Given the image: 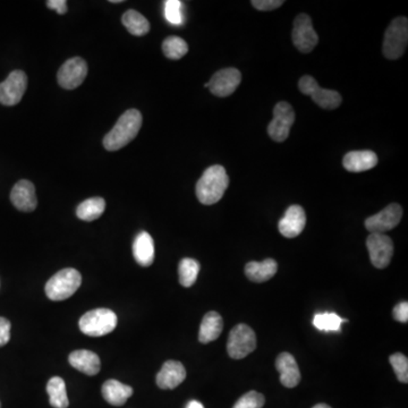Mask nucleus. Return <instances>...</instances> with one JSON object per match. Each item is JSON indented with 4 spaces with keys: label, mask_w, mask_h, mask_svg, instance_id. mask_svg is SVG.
Masks as SVG:
<instances>
[{
    "label": "nucleus",
    "mask_w": 408,
    "mask_h": 408,
    "mask_svg": "<svg viewBox=\"0 0 408 408\" xmlns=\"http://www.w3.org/2000/svg\"><path fill=\"white\" fill-rule=\"evenodd\" d=\"M200 269V264L194 259H183L180 262V266H178L180 285L186 288L193 286L197 281Z\"/></svg>",
    "instance_id": "obj_29"
},
{
    "label": "nucleus",
    "mask_w": 408,
    "mask_h": 408,
    "mask_svg": "<svg viewBox=\"0 0 408 408\" xmlns=\"http://www.w3.org/2000/svg\"><path fill=\"white\" fill-rule=\"evenodd\" d=\"M223 321L221 314L218 312L206 313L200 326V333H199V340L202 344H209L214 342L223 333Z\"/></svg>",
    "instance_id": "obj_23"
},
{
    "label": "nucleus",
    "mask_w": 408,
    "mask_h": 408,
    "mask_svg": "<svg viewBox=\"0 0 408 408\" xmlns=\"http://www.w3.org/2000/svg\"><path fill=\"white\" fill-rule=\"evenodd\" d=\"M185 408H204V406L202 405V402H197V400H190Z\"/></svg>",
    "instance_id": "obj_38"
},
{
    "label": "nucleus",
    "mask_w": 408,
    "mask_h": 408,
    "mask_svg": "<svg viewBox=\"0 0 408 408\" xmlns=\"http://www.w3.org/2000/svg\"><path fill=\"white\" fill-rule=\"evenodd\" d=\"M298 89L305 96H310L313 101L323 109H336L342 104V99L340 93L337 91L321 89L316 78L310 75H304L298 82Z\"/></svg>",
    "instance_id": "obj_7"
},
{
    "label": "nucleus",
    "mask_w": 408,
    "mask_h": 408,
    "mask_svg": "<svg viewBox=\"0 0 408 408\" xmlns=\"http://www.w3.org/2000/svg\"><path fill=\"white\" fill-rule=\"evenodd\" d=\"M27 87V76L23 70H14L0 83V104L15 106L20 102Z\"/></svg>",
    "instance_id": "obj_13"
},
{
    "label": "nucleus",
    "mask_w": 408,
    "mask_h": 408,
    "mask_svg": "<svg viewBox=\"0 0 408 408\" xmlns=\"http://www.w3.org/2000/svg\"><path fill=\"white\" fill-rule=\"evenodd\" d=\"M307 214L299 206H290L278 223L279 232L287 238H295L304 230Z\"/></svg>",
    "instance_id": "obj_15"
},
{
    "label": "nucleus",
    "mask_w": 408,
    "mask_h": 408,
    "mask_svg": "<svg viewBox=\"0 0 408 408\" xmlns=\"http://www.w3.org/2000/svg\"><path fill=\"white\" fill-rule=\"evenodd\" d=\"M186 379V370L178 361H167L156 374V385L160 389H175Z\"/></svg>",
    "instance_id": "obj_17"
},
{
    "label": "nucleus",
    "mask_w": 408,
    "mask_h": 408,
    "mask_svg": "<svg viewBox=\"0 0 408 408\" xmlns=\"http://www.w3.org/2000/svg\"><path fill=\"white\" fill-rule=\"evenodd\" d=\"M47 7L54 9L59 15H64L67 12V1L65 0H49V1H47Z\"/></svg>",
    "instance_id": "obj_37"
},
{
    "label": "nucleus",
    "mask_w": 408,
    "mask_h": 408,
    "mask_svg": "<svg viewBox=\"0 0 408 408\" xmlns=\"http://www.w3.org/2000/svg\"><path fill=\"white\" fill-rule=\"evenodd\" d=\"M102 397L106 402L113 406H123L128 402L132 395L133 389L130 385L119 383L117 380H108L104 383L101 388Z\"/></svg>",
    "instance_id": "obj_22"
},
{
    "label": "nucleus",
    "mask_w": 408,
    "mask_h": 408,
    "mask_svg": "<svg viewBox=\"0 0 408 408\" xmlns=\"http://www.w3.org/2000/svg\"><path fill=\"white\" fill-rule=\"evenodd\" d=\"M0 408H1V404H0Z\"/></svg>",
    "instance_id": "obj_41"
},
{
    "label": "nucleus",
    "mask_w": 408,
    "mask_h": 408,
    "mask_svg": "<svg viewBox=\"0 0 408 408\" xmlns=\"http://www.w3.org/2000/svg\"><path fill=\"white\" fill-rule=\"evenodd\" d=\"M11 322L6 318L0 316V347H3L11 339Z\"/></svg>",
    "instance_id": "obj_35"
},
{
    "label": "nucleus",
    "mask_w": 408,
    "mask_h": 408,
    "mask_svg": "<svg viewBox=\"0 0 408 408\" xmlns=\"http://www.w3.org/2000/svg\"><path fill=\"white\" fill-rule=\"evenodd\" d=\"M82 284V276L73 268L61 270L46 284V294L51 301H64L78 292Z\"/></svg>",
    "instance_id": "obj_3"
},
{
    "label": "nucleus",
    "mask_w": 408,
    "mask_h": 408,
    "mask_svg": "<svg viewBox=\"0 0 408 408\" xmlns=\"http://www.w3.org/2000/svg\"><path fill=\"white\" fill-rule=\"evenodd\" d=\"M342 165L350 173H362L378 165V156L370 150L352 151L344 156Z\"/></svg>",
    "instance_id": "obj_19"
},
{
    "label": "nucleus",
    "mask_w": 408,
    "mask_h": 408,
    "mask_svg": "<svg viewBox=\"0 0 408 408\" xmlns=\"http://www.w3.org/2000/svg\"><path fill=\"white\" fill-rule=\"evenodd\" d=\"M264 396L256 391H249L240 397L233 408H262L264 405Z\"/></svg>",
    "instance_id": "obj_33"
},
{
    "label": "nucleus",
    "mask_w": 408,
    "mask_h": 408,
    "mask_svg": "<svg viewBox=\"0 0 408 408\" xmlns=\"http://www.w3.org/2000/svg\"><path fill=\"white\" fill-rule=\"evenodd\" d=\"M256 348V336L252 328L247 324H237L230 331L227 342V352L234 359H242Z\"/></svg>",
    "instance_id": "obj_6"
},
{
    "label": "nucleus",
    "mask_w": 408,
    "mask_h": 408,
    "mask_svg": "<svg viewBox=\"0 0 408 408\" xmlns=\"http://www.w3.org/2000/svg\"><path fill=\"white\" fill-rule=\"evenodd\" d=\"M366 247L371 262L378 269H385L394 255V243L385 234H370L366 238Z\"/></svg>",
    "instance_id": "obj_10"
},
{
    "label": "nucleus",
    "mask_w": 408,
    "mask_h": 408,
    "mask_svg": "<svg viewBox=\"0 0 408 408\" xmlns=\"http://www.w3.org/2000/svg\"><path fill=\"white\" fill-rule=\"evenodd\" d=\"M391 366L394 369L395 373L400 383H408V359L402 353L392 354L390 359Z\"/></svg>",
    "instance_id": "obj_31"
},
{
    "label": "nucleus",
    "mask_w": 408,
    "mask_h": 408,
    "mask_svg": "<svg viewBox=\"0 0 408 408\" xmlns=\"http://www.w3.org/2000/svg\"><path fill=\"white\" fill-rule=\"evenodd\" d=\"M292 44L301 52L309 54L316 48L319 37L313 29L312 20L307 14H299L294 20Z\"/></svg>",
    "instance_id": "obj_9"
},
{
    "label": "nucleus",
    "mask_w": 408,
    "mask_h": 408,
    "mask_svg": "<svg viewBox=\"0 0 408 408\" xmlns=\"http://www.w3.org/2000/svg\"><path fill=\"white\" fill-rule=\"evenodd\" d=\"M117 316L108 309H96L89 311L80 319L78 327L85 335L101 337L111 333L117 327Z\"/></svg>",
    "instance_id": "obj_4"
},
{
    "label": "nucleus",
    "mask_w": 408,
    "mask_h": 408,
    "mask_svg": "<svg viewBox=\"0 0 408 408\" xmlns=\"http://www.w3.org/2000/svg\"><path fill=\"white\" fill-rule=\"evenodd\" d=\"M47 392L49 395L50 405L54 408H67L70 405L67 397L66 385L59 376H54L47 383Z\"/></svg>",
    "instance_id": "obj_25"
},
{
    "label": "nucleus",
    "mask_w": 408,
    "mask_h": 408,
    "mask_svg": "<svg viewBox=\"0 0 408 408\" xmlns=\"http://www.w3.org/2000/svg\"><path fill=\"white\" fill-rule=\"evenodd\" d=\"M242 82V74L236 68H225L216 73L204 87L214 96L226 98L232 96Z\"/></svg>",
    "instance_id": "obj_12"
},
{
    "label": "nucleus",
    "mask_w": 408,
    "mask_h": 408,
    "mask_svg": "<svg viewBox=\"0 0 408 408\" xmlns=\"http://www.w3.org/2000/svg\"><path fill=\"white\" fill-rule=\"evenodd\" d=\"M87 75V65L80 57L68 59L61 65L57 74L59 85L66 90H74L85 82Z\"/></svg>",
    "instance_id": "obj_14"
},
{
    "label": "nucleus",
    "mask_w": 408,
    "mask_h": 408,
    "mask_svg": "<svg viewBox=\"0 0 408 408\" xmlns=\"http://www.w3.org/2000/svg\"><path fill=\"white\" fill-rule=\"evenodd\" d=\"M394 318L398 322H402V323H406L408 321V303L407 302H402L400 304L395 307L394 311Z\"/></svg>",
    "instance_id": "obj_36"
},
{
    "label": "nucleus",
    "mask_w": 408,
    "mask_h": 408,
    "mask_svg": "<svg viewBox=\"0 0 408 408\" xmlns=\"http://www.w3.org/2000/svg\"><path fill=\"white\" fill-rule=\"evenodd\" d=\"M278 271V264L273 259H266L264 262H249L245 266V275L254 283L270 280Z\"/></svg>",
    "instance_id": "obj_24"
},
{
    "label": "nucleus",
    "mask_w": 408,
    "mask_h": 408,
    "mask_svg": "<svg viewBox=\"0 0 408 408\" xmlns=\"http://www.w3.org/2000/svg\"><path fill=\"white\" fill-rule=\"evenodd\" d=\"M402 209L398 203H391L383 211L378 212L365 221V228L371 234H385L398 226L402 221Z\"/></svg>",
    "instance_id": "obj_11"
},
{
    "label": "nucleus",
    "mask_w": 408,
    "mask_h": 408,
    "mask_svg": "<svg viewBox=\"0 0 408 408\" xmlns=\"http://www.w3.org/2000/svg\"><path fill=\"white\" fill-rule=\"evenodd\" d=\"M228 185L229 177L223 166H211L197 182V199L204 206H212L223 199Z\"/></svg>",
    "instance_id": "obj_2"
},
{
    "label": "nucleus",
    "mask_w": 408,
    "mask_h": 408,
    "mask_svg": "<svg viewBox=\"0 0 408 408\" xmlns=\"http://www.w3.org/2000/svg\"><path fill=\"white\" fill-rule=\"evenodd\" d=\"M142 115L136 109L125 111L113 130L104 136V147L108 151H117L132 142L142 126Z\"/></svg>",
    "instance_id": "obj_1"
},
{
    "label": "nucleus",
    "mask_w": 408,
    "mask_h": 408,
    "mask_svg": "<svg viewBox=\"0 0 408 408\" xmlns=\"http://www.w3.org/2000/svg\"><path fill=\"white\" fill-rule=\"evenodd\" d=\"M347 322V320L340 318L338 314L333 312L318 313L313 318V326L320 331L331 333V331L342 330V324Z\"/></svg>",
    "instance_id": "obj_28"
},
{
    "label": "nucleus",
    "mask_w": 408,
    "mask_h": 408,
    "mask_svg": "<svg viewBox=\"0 0 408 408\" xmlns=\"http://www.w3.org/2000/svg\"><path fill=\"white\" fill-rule=\"evenodd\" d=\"M313 408H331L330 406L326 405V404H318Z\"/></svg>",
    "instance_id": "obj_39"
},
{
    "label": "nucleus",
    "mask_w": 408,
    "mask_h": 408,
    "mask_svg": "<svg viewBox=\"0 0 408 408\" xmlns=\"http://www.w3.org/2000/svg\"><path fill=\"white\" fill-rule=\"evenodd\" d=\"M111 3H113V4L123 3V0H111Z\"/></svg>",
    "instance_id": "obj_40"
},
{
    "label": "nucleus",
    "mask_w": 408,
    "mask_h": 408,
    "mask_svg": "<svg viewBox=\"0 0 408 408\" xmlns=\"http://www.w3.org/2000/svg\"><path fill=\"white\" fill-rule=\"evenodd\" d=\"M133 255L136 262L142 266H150L154 261V238L147 232L137 234L133 243Z\"/></svg>",
    "instance_id": "obj_21"
},
{
    "label": "nucleus",
    "mask_w": 408,
    "mask_h": 408,
    "mask_svg": "<svg viewBox=\"0 0 408 408\" xmlns=\"http://www.w3.org/2000/svg\"><path fill=\"white\" fill-rule=\"evenodd\" d=\"M276 368L280 373L281 383L286 388H295L301 381V372L292 354L281 353L276 359Z\"/></svg>",
    "instance_id": "obj_18"
},
{
    "label": "nucleus",
    "mask_w": 408,
    "mask_h": 408,
    "mask_svg": "<svg viewBox=\"0 0 408 408\" xmlns=\"http://www.w3.org/2000/svg\"><path fill=\"white\" fill-rule=\"evenodd\" d=\"M11 201L20 211L32 212L35 210L38 200L33 183L26 180L16 183L11 192Z\"/></svg>",
    "instance_id": "obj_16"
},
{
    "label": "nucleus",
    "mask_w": 408,
    "mask_h": 408,
    "mask_svg": "<svg viewBox=\"0 0 408 408\" xmlns=\"http://www.w3.org/2000/svg\"><path fill=\"white\" fill-rule=\"evenodd\" d=\"M251 4L254 8L268 12V11H273L283 6L284 1L283 0H253Z\"/></svg>",
    "instance_id": "obj_34"
},
{
    "label": "nucleus",
    "mask_w": 408,
    "mask_h": 408,
    "mask_svg": "<svg viewBox=\"0 0 408 408\" xmlns=\"http://www.w3.org/2000/svg\"><path fill=\"white\" fill-rule=\"evenodd\" d=\"M162 51L167 58L177 61L187 54L188 46L180 37H169L162 44Z\"/></svg>",
    "instance_id": "obj_30"
},
{
    "label": "nucleus",
    "mask_w": 408,
    "mask_h": 408,
    "mask_svg": "<svg viewBox=\"0 0 408 408\" xmlns=\"http://www.w3.org/2000/svg\"><path fill=\"white\" fill-rule=\"evenodd\" d=\"M295 123V111L288 102H278L273 108V119L268 126V134L276 142H284Z\"/></svg>",
    "instance_id": "obj_8"
},
{
    "label": "nucleus",
    "mask_w": 408,
    "mask_h": 408,
    "mask_svg": "<svg viewBox=\"0 0 408 408\" xmlns=\"http://www.w3.org/2000/svg\"><path fill=\"white\" fill-rule=\"evenodd\" d=\"M165 18L173 25H180L184 20L182 1L180 0H167L165 1Z\"/></svg>",
    "instance_id": "obj_32"
},
{
    "label": "nucleus",
    "mask_w": 408,
    "mask_h": 408,
    "mask_svg": "<svg viewBox=\"0 0 408 408\" xmlns=\"http://www.w3.org/2000/svg\"><path fill=\"white\" fill-rule=\"evenodd\" d=\"M106 209V201L102 197H91L78 206L76 216L81 221H93L101 217Z\"/></svg>",
    "instance_id": "obj_26"
},
{
    "label": "nucleus",
    "mask_w": 408,
    "mask_h": 408,
    "mask_svg": "<svg viewBox=\"0 0 408 408\" xmlns=\"http://www.w3.org/2000/svg\"><path fill=\"white\" fill-rule=\"evenodd\" d=\"M408 44V20L397 18L385 31L383 52L385 58L398 59L404 55Z\"/></svg>",
    "instance_id": "obj_5"
},
{
    "label": "nucleus",
    "mask_w": 408,
    "mask_h": 408,
    "mask_svg": "<svg viewBox=\"0 0 408 408\" xmlns=\"http://www.w3.org/2000/svg\"><path fill=\"white\" fill-rule=\"evenodd\" d=\"M68 361H70V364L72 365L73 368L80 371L82 373L87 374V376H96L101 368L100 359L96 353H93L91 350H74L73 353H70Z\"/></svg>",
    "instance_id": "obj_20"
},
{
    "label": "nucleus",
    "mask_w": 408,
    "mask_h": 408,
    "mask_svg": "<svg viewBox=\"0 0 408 408\" xmlns=\"http://www.w3.org/2000/svg\"><path fill=\"white\" fill-rule=\"evenodd\" d=\"M122 22L128 32L136 37H142L150 31L149 20L134 9H130L123 15Z\"/></svg>",
    "instance_id": "obj_27"
}]
</instances>
